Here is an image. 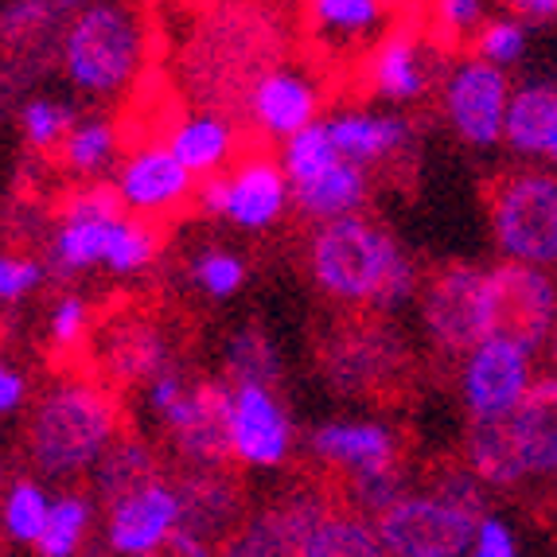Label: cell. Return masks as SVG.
Segmentation results:
<instances>
[{
  "label": "cell",
  "mask_w": 557,
  "mask_h": 557,
  "mask_svg": "<svg viewBox=\"0 0 557 557\" xmlns=\"http://www.w3.org/2000/svg\"><path fill=\"white\" fill-rule=\"evenodd\" d=\"M231 401L226 382H191L187 398L172 409L164 433L187 468H226L231 456Z\"/></svg>",
  "instance_id": "14"
},
{
  "label": "cell",
  "mask_w": 557,
  "mask_h": 557,
  "mask_svg": "<svg viewBox=\"0 0 557 557\" xmlns=\"http://www.w3.org/2000/svg\"><path fill=\"white\" fill-rule=\"evenodd\" d=\"M492 339H515L527 351L546 347L557 320V277L539 265L499 261L487 270Z\"/></svg>",
  "instance_id": "8"
},
{
  "label": "cell",
  "mask_w": 557,
  "mask_h": 557,
  "mask_svg": "<svg viewBox=\"0 0 557 557\" xmlns=\"http://www.w3.org/2000/svg\"><path fill=\"white\" fill-rule=\"evenodd\" d=\"M55 4L59 0H9L0 9V39L12 47L32 44L55 24Z\"/></svg>",
  "instance_id": "42"
},
{
  "label": "cell",
  "mask_w": 557,
  "mask_h": 557,
  "mask_svg": "<svg viewBox=\"0 0 557 557\" xmlns=\"http://www.w3.org/2000/svg\"><path fill=\"white\" fill-rule=\"evenodd\" d=\"M371 191V176L367 168L351 164V160H335L327 172L305 180L293 187V207L305 214L308 223H335L347 214H359Z\"/></svg>",
  "instance_id": "25"
},
{
  "label": "cell",
  "mask_w": 557,
  "mask_h": 557,
  "mask_svg": "<svg viewBox=\"0 0 557 557\" xmlns=\"http://www.w3.org/2000/svg\"><path fill=\"white\" fill-rule=\"evenodd\" d=\"M429 492L441 495V499H448V503H456L460 511L475 515V519H483V515H487L483 483L475 480L468 465H441L437 472H433V480H429Z\"/></svg>",
  "instance_id": "43"
},
{
  "label": "cell",
  "mask_w": 557,
  "mask_h": 557,
  "mask_svg": "<svg viewBox=\"0 0 557 557\" xmlns=\"http://www.w3.org/2000/svg\"><path fill=\"white\" fill-rule=\"evenodd\" d=\"M308 277L327 300L347 308H401L418 297V270L386 226L367 214L320 223L308 238Z\"/></svg>",
  "instance_id": "1"
},
{
  "label": "cell",
  "mask_w": 557,
  "mask_h": 557,
  "mask_svg": "<svg viewBox=\"0 0 557 557\" xmlns=\"http://www.w3.org/2000/svg\"><path fill=\"white\" fill-rule=\"evenodd\" d=\"M98 355H102L110 382H117V386H145V382H152L160 371L172 367V355H168L160 327L140 317L117 320L102 335V351Z\"/></svg>",
  "instance_id": "22"
},
{
  "label": "cell",
  "mask_w": 557,
  "mask_h": 557,
  "mask_svg": "<svg viewBox=\"0 0 557 557\" xmlns=\"http://www.w3.org/2000/svg\"><path fill=\"white\" fill-rule=\"evenodd\" d=\"M433 20H437V36L468 39L483 28V0H433Z\"/></svg>",
  "instance_id": "46"
},
{
  "label": "cell",
  "mask_w": 557,
  "mask_h": 557,
  "mask_svg": "<svg viewBox=\"0 0 557 557\" xmlns=\"http://www.w3.org/2000/svg\"><path fill=\"white\" fill-rule=\"evenodd\" d=\"M503 421L527 468V480L557 472V374H542L530 382V391L511 413H503Z\"/></svg>",
  "instance_id": "20"
},
{
  "label": "cell",
  "mask_w": 557,
  "mask_h": 557,
  "mask_svg": "<svg viewBox=\"0 0 557 557\" xmlns=\"http://www.w3.org/2000/svg\"><path fill=\"white\" fill-rule=\"evenodd\" d=\"M180 495V530L196 539L223 546L246 515V492L231 468H187L176 483Z\"/></svg>",
  "instance_id": "17"
},
{
  "label": "cell",
  "mask_w": 557,
  "mask_h": 557,
  "mask_svg": "<svg viewBox=\"0 0 557 557\" xmlns=\"http://www.w3.org/2000/svg\"><path fill=\"white\" fill-rule=\"evenodd\" d=\"M542 160H549V164L557 168V117H554V125H549V137H546V152H542Z\"/></svg>",
  "instance_id": "51"
},
{
  "label": "cell",
  "mask_w": 557,
  "mask_h": 557,
  "mask_svg": "<svg viewBox=\"0 0 557 557\" xmlns=\"http://www.w3.org/2000/svg\"><path fill=\"white\" fill-rule=\"evenodd\" d=\"M472 557H519V546H515L511 527L495 515H483L480 530H475V542L468 549Z\"/></svg>",
  "instance_id": "47"
},
{
  "label": "cell",
  "mask_w": 557,
  "mask_h": 557,
  "mask_svg": "<svg viewBox=\"0 0 557 557\" xmlns=\"http://www.w3.org/2000/svg\"><path fill=\"white\" fill-rule=\"evenodd\" d=\"M86 332H90V300L78 297V293L59 297L47 312V344L59 355L78 351L86 344Z\"/></svg>",
  "instance_id": "41"
},
{
  "label": "cell",
  "mask_w": 557,
  "mask_h": 557,
  "mask_svg": "<svg viewBox=\"0 0 557 557\" xmlns=\"http://www.w3.org/2000/svg\"><path fill=\"white\" fill-rule=\"evenodd\" d=\"M406 495H409V475L401 465L344 480V507L367 515V519H379L382 511H391L394 503L406 499Z\"/></svg>",
  "instance_id": "37"
},
{
  "label": "cell",
  "mask_w": 557,
  "mask_h": 557,
  "mask_svg": "<svg viewBox=\"0 0 557 557\" xmlns=\"http://www.w3.org/2000/svg\"><path fill=\"white\" fill-rule=\"evenodd\" d=\"M546 355H549V367L557 371V320H554V332H549V339H546Z\"/></svg>",
  "instance_id": "52"
},
{
  "label": "cell",
  "mask_w": 557,
  "mask_h": 557,
  "mask_svg": "<svg viewBox=\"0 0 557 557\" xmlns=\"http://www.w3.org/2000/svg\"><path fill=\"white\" fill-rule=\"evenodd\" d=\"M401 351L391 335L382 332H359L339 335L327 355V379L335 391L344 394H374L398 374Z\"/></svg>",
  "instance_id": "23"
},
{
  "label": "cell",
  "mask_w": 557,
  "mask_h": 557,
  "mask_svg": "<svg viewBox=\"0 0 557 557\" xmlns=\"http://www.w3.org/2000/svg\"><path fill=\"white\" fill-rule=\"evenodd\" d=\"M59 4H75V0H59Z\"/></svg>",
  "instance_id": "54"
},
{
  "label": "cell",
  "mask_w": 557,
  "mask_h": 557,
  "mask_svg": "<svg viewBox=\"0 0 557 557\" xmlns=\"http://www.w3.org/2000/svg\"><path fill=\"white\" fill-rule=\"evenodd\" d=\"M327 511H332V499L320 495L317 487L308 483L293 487L242 522L219 546V557H300L308 534Z\"/></svg>",
  "instance_id": "10"
},
{
  "label": "cell",
  "mask_w": 557,
  "mask_h": 557,
  "mask_svg": "<svg viewBox=\"0 0 557 557\" xmlns=\"http://www.w3.org/2000/svg\"><path fill=\"white\" fill-rule=\"evenodd\" d=\"M4 492H9V472H4V456H0V499H4Z\"/></svg>",
  "instance_id": "53"
},
{
  "label": "cell",
  "mask_w": 557,
  "mask_h": 557,
  "mask_svg": "<svg viewBox=\"0 0 557 557\" xmlns=\"http://www.w3.org/2000/svg\"><path fill=\"white\" fill-rule=\"evenodd\" d=\"M511 78L483 59H460L445 78V117L453 133L472 149H495L507 125Z\"/></svg>",
  "instance_id": "9"
},
{
  "label": "cell",
  "mask_w": 557,
  "mask_h": 557,
  "mask_svg": "<svg viewBox=\"0 0 557 557\" xmlns=\"http://www.w3.org/2000/svg\"><path fill=\"white\" fill-rule=\"evenodd\" d=\"M149 557H219V549H211V542L196 539V534H187V530H176V534L160 549H152Z\"/></svg>",
  "instance_id": "49"
},
{
  "label": "cell",
  "mask_w": 557,
  "mask_h": 557,
  "mask_svg": "<svg viewBox=\"0 0 557 557\" xmlns=\"http://www.w3.org/2000/svg\"><path fill=\"white\" fill-rule=\"evenodd\" d=\"M511 16H519L522 24L527 20H554L557 16V0H507Z\"/></svg>",
  "instance_id": "50"
},
{
  "label": "cell",
  "mask_w": 557,
  "mask_h": 557,
  "mask_svg": "<svg viewBox=\"0 0 557 557\" xmlns=\"http://www.w3.org/2000/svg\"><path fill=\"white\" fill-rule=\"evenodd\" d=\"M47 270L36 258H20V253H0V305H16L32 297L44 285Z\"/></svg>",
  "instance_id": "44"
},
{
  "label": "cell",
  "mask_w": 557,
  "mask_h": 557,
  "mask_svg": "<svg viewBox=\"0 0 557 557\" xmlns=\"http://www.w3.org/2000/svg\"><path fill=\"white\" fill-rule=\"evenodd\" d=\"M125 219V214H121ZM117 219H71L59 214V226L51 234V258L63 273H86L94 265H106V246Z\"/></svg>",
  "instance_id": "30"
},
{
  "label": "cell",
  "mask_w": 557,
  "mask_h": 557,
  "mask_svg": "<svg viewBox=\"0 0 557 557\" xmlns=\"http://www.w3.org/2000/svg\"><path fill=\"white\" fill-rule=\"evenodd\" d=\"M110 184L133 219L152 223V219H164V214L191 203L199 180L180 164L164 140H140L137 149L125 152Z\"/></svg>",
  "instance_id": "11"
},
{
  "label": "cell",
  "mask_w": 557,
  "mask_h": 557,
  "mask_svg": "<svg viewBox=\"0 0 557 557\" xmlns=\"http://www.w3.org/2000/svg\"><path fill=\"white\" fill-rule=\"evenodd\" d=\"M483 519L433 492H409L374 519L391 557H465Z\"/></svg>",
  "instance_id": "7"
},
{
  "label": "cell",
  "mask_w": 557,
  "mask_h": 557,
  "mask_svg": "<svg viewBox=\"0 0 557 557\" xmlns=\"http://www.w3.org/2000/svg\"><path fill=\"white\" fill-rule=\"evenodd\" d=\"M152 480H160V460L145 437H117L90 472L94 495H98L106 507Z\"/></svg>",
  "instance_id": "27"
},
{
  "label": "cell",
  "mask_w": 557,
  "mask_h": 557,
  "mask_svg": "<svg viewBox=\"0 0 557 557\" xmlns=\"http://www.w3.org/2000/svg\"><path fill=\"white\" fill-rule=\"evenodd\" d=\"M312 456L320 465L339 472L344 480L362 472H379V468L401 465V445L398 433L391 425L371 418H335L317 425L312 433Z\"/></svg>",
  "instance_id": "18"
},
{
  "label": "cell",
  "mask_w": 557,
  "mask_h": 557,
  "mask_svg": "<svg viewBox=\"0 0 557 557\" xmlns=\"http://www.w3.org/2000/svg\"><path fill=\"white\" fill-rule=\"evenodd\" d=\"M63 71L90 98H117L145 66V28L125 4H86L63 32Z\"/></svg>",
  "instance_id": "4"
},
{
  "label": "cell",
  "mask_w": 557,
  "mask_h": 557,
  "mask_svg": "<svg viewBox=\"0 0 557 557\" xmlns=\"http://www.w3.org/2000/svg\"><path fill=\"white\" fill-rule=\"evenodd\" d=\"M487 226L503 261L557 270V172L546 168H503L483 187Z\"/></svg>",
  "instance_id": "3"
},
{
  "label": "cell",
  "mask_w": 557,
  "mask_h": 557,
  "mask_svg": "<svg viewBox=\"0 0 557 557\" xmlns=\"http://www.w3.org/2000/svg\"><path fill=\"white\" fill-rule=\"evenodd\" d=\"M277 160H281V168H285L288 184L297 187V184H305V180L327 172L335 160H344V157H339V149H335V140H332V133H327L324 121H317V125L300 129L297 137H288L285 145H281Z\"/></svg>",
  "instance_id": "36"
},
{
  "label": "cell",
  "mask_w": 557,
  "mask_h": 557,
  "mask_svg": "<svg viewBox=\"0 0 557 557\" xmlns=\"http://www.w3.org/2000/svg\"><path fill=\"white\" fill-rule=\"evenodd\" d=\"M308 20L320 36L335 44H367L382 36V24L391 16L386 0H305Z\"/></svg>",
  "instance_id": "29"
},
{
  "label": "cell",
  "mask_w": 557,
  "mask_h": 557,
  "mask_svg": "<svg viewBox=\"0 0 557 557\" xmlns=\"http://www.w3.org/2000/svg\"><path fill=\"white\" fill-rule=\"evenodd\" d=\"M300 557H391L379 527L351 507H332L308 534Z\"/></svg>",
  "instance_id": "28"
},
{
  "label": "cell",
  "mask_w": 557,
  "mask_h": 557,
  "mask_svg": "<svg viewBox=\"0 0 557 557\" xmlns=\"http://www.w3.org/2000/svg\"><path fill=\"white\" fill-rule=\"evenodd\" d=\"M160 253V234L149 219H117L110 231V246H106V265L102 270L117 273V277H133L145 273Z\"/></svg>",
  "instance_id": "35"
},
{
  "label": "cell",
  "mask_w": 557,
  "mask_h": 557,
  "mask_svg": "<svg viewBox=\"0 0 557 557\" xmlns=\"http://www.w3.org/2000/svg\"><path fill=\"white\" fill-rule=\"evenodd\" d=\"M28 374L20 371L16 362L0 359V418H9V413H16V409L28 406Z\"/></svg>",
  "instance_id": "48"
},
{
  "label": "cell",
  "mask_w": 557,
  "mask_h": 557,
  "mask_svg": "<svg viewBox=\"0 0 557 557\" xmlns=\"http://www.w3.org/2000/svg\"><path fill=\"white\" fill-rule=\"evenodd\" d=\"M418 317L429 344L465 359L472 347L492 339L487 270L468 265V261H453V265L433 270L418 288Z\"/></svg>",
  "instance_id": "5"
},
{
  "label": "cell",
  "mask_w": 557,
  "mask_h": 557,
  "mask_svg": "<svg viewBox=\"0 0 557 557\" xmlns=\"http://www.w3.org/2000/svg\"><path fill=\"white\" fill-rule=\"evenodd\" d=\"M223 367L234 386H246V382L273 386V379L281 374V355L261 327H238L223 347Z\"/></svg>",
  "instance_id": "33"
},
{
  "label": "cell",
  "mask_w": 557,
  "mask_h": 557,
  "mask_svg": "<svg viewBox=\"0 0 557 557\" xmlns=\"http://www.w3.org/2000/svg\"><path fill=\"white\" fill-rule=\"evenodd\" d=\"M164 145L176 152L180 164L196 180H207L214 172H226L238 157V129L226 113L199 110L176 117V125L168 129Z\"/></svg>",
  "instance_id": "24"
},
{
  "label": "cell",
  "mask_w": 557,
  "mask_h": 557,
  "mask_svg": "<svg viewBox=\"0 0 557 557\" xmlns=\"http://www.w3.org/2000/svg\"><path fill=\"white\" fill-rule=\"evenodd\" d=\"M51 507H55V499L47 495L44 483L32 480V475H20V480L9 483V492L0 499V527L20 546H36L44 539Z\"/></svg>",
  "instance_id": "32"
},
{
  "label": "cell",
  "mask_w": 557,
  "mask_h": 557,
  "mask_svg": "<svg viewBox=\"0 0 557 557\" xmlns=\"http://www.w3.org/2000/svg\"><path fill=\"white\" fill-rule=\"evenodd\" d=\"M180 530L176 483L152 480L106 507V542L117 557H149Z\"/></svg>",
  "instance_id": "15"
},
{
  "label": "cell",
  "mask_w": 557,
  "mask_h": 557,
  "mask_svg": "<svg viewBox=\"0 0 557 557\" xmlns=\"http://www.w3.org/2000/svg\"><path fill=\"white\" fill-rule=\"evenodd\" d=\"M117 125L106 117H78L75 129L66 133L63 149H59V157H63V168L71 172V176L78 180H94L102 176L106 168L117 160Z\"/></svg>",
  "instance_id": "31"
},
{
  "label": "cell",
  "mask_w": 557,
  "mask_h": 557,
  "mask_svg": "<svg viewBox=\"0 0 557 557\" xmlns=\"http://www.w3.org/2000/svg\"><path fill=\"white\" fill-rule=\"evenodd\" d=\"M250 270H246V261L231 250H203L196 261H191V281L203 297L211 300H226L234 297L242 285H246Z\"/></svg>",
  "instance_id": "39"
},
{
  "label": "cell",
  "mask_w": 557,
  "mask_h": 557,
  "mask_svg": "<svg viewBox=\"0 0 557 557\" xmlns=\"http://www.w3.org/2000/svg\"><path fill=\"white\" fill-rule=\"evenodd\" d=\"M339 157L359 168H374L382 160H394L409 149L413 125L401 113H382L371 106H355V110H332L324 117Z\"/></svg>",
  "instance_id": "19"
},
{
  "label": "cell",
  "mask_w": 557,
  "mask_h": 557,
  "mask_svg": "<svg viewBox=\"0 0 557 557\" xmlns=\"http://www.w3.org/2000/svg\"><path fill=\"white\" fill-rule=\"evenodd\" d=\"M250 117L261 137L281 140L297 137L300 129L324 121V90L300 66H273L253 78L250 86Z\"/></svg>",
  "instance_id": "16"
},
{
  "label": "cell",
  "mask_w": 557,
  "mask_h": 557,
  "mask_svg": "<svg viewBox=\"0 0 557 557\" xmlns=\"http://www.w3.org/2000/svg\"><path fill=\"white\" fill-rule=\"evenodd\" d=\"M293 418L273 386L246 382L234 386L231 401V456L253 472H273L293 456Z\"/></svg>",
  "instance_id": "13"
},
{
  "label": "cell",
  "mask_w": 557,
  "mask_h": 557,
  "mask_svg": "<svg viewBox=\"0 0 557 557\" xmlns=\"http://www.w3.org/2000/svg\"><path fill=\"white\" fill-rule=\"evenodd\" d=\"M196 211L226 219L238 231H270L293 207V184L273 157H242L226 172L199 180Z\"/></svg>",
  "instance_id": "6"
},
{
  "label": "cell",
  "mask_w": 557,
  "mask_h": 557,
  "mask_svg": "<svg viewBox=\"0 0 557 557\" xmlns=\"http://www.w3.org/2000/svg\"><path fill=\"white\" fill-rule=\"evenodd\" d=\"M534 382V351L515 339H483L460 359V398L472 421L503 418Z\"/></svg>",
  "instance_id": "12"
},
{
  "label": "cell",
  "mask_w": 557,
  "mask_h": 557,
  "mask_svg": "<svg viewBox=\"0 0 557 557\" xmlns=\"http://www.w3.org/2000/svg\"><path fill=\"white\" fill-rule=\"evenodd\" d=\"M554 117H557V86L554 83L522 86V90L511 94V106H507L503 145L519 160H542Z\"/></svg>",
  "instance_id": "26"
},
{
  "label": "cell",
  "mask_w": 557,
  "mask_h": 557,
  "mask_svg": "<svg viewBox=\"0 0 557 557\" xmlns=\"http://www.w3.org/2000/svg\"><path fill=\"white\" fill-rule=\"evenodd\" d=\"M187 391H191V379H187L176 362H172L168 371H160L157 379L140 386V398H145V409H149L152 418L164 425V421L172 418V409H176L180 401L187 398Z\"/></svg>",
  "instance_id": "45"
},
{
  "label": "cell",
  "mask_w": 557,
  "mask_h": 557,
  "mask_svg": "<svg viewBox=\"0 0 557 557\" xmlns=\"http://www.w3.org/2000/svg\"><path fill=\"white\" fill-rule=\"evenodd\" d=\"M75 110L55 98H32L24 110H20V133L28 140L32 149L47 152V149H63L66 133L75 129Z\"/></svg>",
  "instance_id": "38"
},
{
  "label": "cell",
  "mask_w": 557,
  "mask_h": 557,
  "mask_svg": "<svg viewBox=\"0 0 557 557\" xmlns=\"http://www.w3.org/2000/svg\"><path fill=\"white\" fill-rule=\"evenodd\" d=\"M362 83L382 102H418L429 90L425 47L418 44L413 32H386L374 39L367 66H362Z\"/></svg>",
  "instance_id": "21"
},
{
  "label": "cell",
  "mask_w": 557,
  "mask_h": 557,
  "mask_svg": "<svg viewBox=\"0 0 557 557\" xmlns=\"http://www.w3.org/2000/svg\"><path fill=\"white\" fill-rule=\"evenodd\" d=\"M94 522V499H86V492H66L51 507L44 539L36 542L39 557H75L86 546Z\"/></svg>",
  "instance_id": "34"
},
{
  "label": "cell",
  "mask_w": 557,
  "mask_h": 557,
  "mask_svg": "<svg viewBox=\"0 0 557 557\" xmlns=\"http://www.w3.org/2000/svg\"><path fill=\"white\" fill-rule=\"evenodd\" d=\"M121 437V401L98 379L66 374L51 382L28 418V460L47 480L90 475Z\"/></svg>",
  "instance_id": "2"
},
{
  "label": "cell",
  "mask_w": 557,
  "mask_h": 557,
  "mask_svg": "<svg viewBox=\"0 0 557 557\" xmlns=\"http://www.w3.org/2000/svg\"><path fill=\"white\" fill-rule=\"evenodd\" d=\"M475 47V59L492 66H511L522 59L527 51V24L519 16H495V20H483V28L475 32L472 39Z\"/></svg>",
  "instance_id": "40"
}]
</instances>
